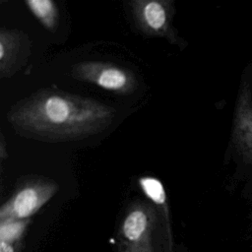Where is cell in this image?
Returning a JSON list of instances; mask_svg holds the SVG:
<instances>
[{"mask_svg": "<svg viewBox=\"0 0 252 252\" xmlns=\"http://www.w3.org/2000/svg\"><path fill=\"white\" fill-rule=\"evenodd\" d=\"M115 109L98 100L43 89L14 103L7 120L29 139L45 142L77 141L107 129Z\"/></svg>", "mask_w": 252, "mask_h": 252, "instance_id": "obj_1", "label": "cell"}, {"mask_svg": "<svg viewBox=\"0 0 252 252\" xmlns=\"http://www.w3.org/2000/svg\"><path fill=\"white\" fill-rule=\"evenodd\" d=\"M53 179L30 175L19 182L12 196L0 208V221L7 220H29L43 207L58 191Z\"/></svg>", "mask_w": 252, "mask_h": 252, "instance_id": "obj_2", "label": "cell"}, {"mask_svg": "<svg viewBox=\"0 0 252 252\" xmlns=\"http://www.w3.org/2000/svg\"><path fill=\"white\" fill-rule=\"evenodd\" d=\"M127 4L136 28L143 34L163 37L172 44L183 46L172 25L175 12L172 0H132Z\"/></svg>", "mask_w": 252, "mask_h": 252, "instance_id": "obj_3", "label": "cell"}, {"mask_svg": "<svg viewBox=\"0 0 252 252\" xmlns=\"http://www.w3.org/2000/svg\"><path fill=\"white\" fill-rule=\"evenodd\" d=\"M157 220V211L152 204L133 203L120 225L118 252H155L153 233Z\"/></svg>", "mask_w": 252, "mask_h": 252, "instance_id": "obj_4", "label": "cell"}, {"mask_svg": "<svg viewBox=\"0 0 252 252\" xmlns=\"http://www.w3.org/2000/svg\"><path fill=\"white\" fill-rule=\"evenodd\" d=\"M71 75L118 94H132L138 88L137 77L130 69L111 62L83 61L73 66Z\"/></svg>", "mask_w": 252, "mask_h": 252, "instance_id": "obj_5", "label": "cell"}, {"mask_svg": "<svg viewBox=\"0 0 252 252\" xmlns=\"http://www.w3.org/2000/svg\"><path fill=\"white\" fill-rule=\"evenodd\" d=\"M31 54V40L26 32L15 29L0 30V78L12 77Z\"/></svg>", "mask_w": 252, "mask_h": 252, "instance_id": "obj_6", "label": "cell"}, {"mask_svg": "<svg viewBox=\"0 0 252 252\" xmlns=\"http://www.w3.org/2000/svg\"><path fill=\"white\" fill-rule=\"evenodd\" d=\"M232 136L243 158L252 164V95L250 88L246 84H243L239 90Z\"/></svg>", "mask_w": 252, "mask_h": 252, "instance_id": "obj_7", "label": "cell"}, {"mask_svg": "<svg viewBox=\"0 0 252 252\" xmlns=\"http://www.w3.org/2000/svg\"><path fill=\"white\" fill-rule=\"evenodd\" d=\"M26 5L42 27L54 32L59 24V11L52 0H27Z\"/></svg>", "mask_w": 252, "mask_h": 252, "instance_id": "obj_8", "label": "cell"}, {"mask_svg": "<svg viewBox=\"0 0 252 252\" xmlns=\"http://www.w3.org/2000/svg\"><path fill=\"white\" fill-rule=\"evenodd\" d=\"M30 220H7L0 221V241L16 243L23 236Z\"/></svg>", "mask_w": 252, "mask_h": 252, "instance_id": "obj_9", "label": "cell"}, {"mask_svg": "<svg viewBox=\"0 0 252 252\" xmlns=\"http://www.w3.org/2000/svg\"><path fill=\"white\" fill-rule=\"evenodd\" d=\"M0 252H16L15 244L5 241H0Z\"/></svg>", "mask_w": 252, "mask_h": 252, "instance_id": "obj_10", "label": "cell"}, {"mask_svg": "<svg viewBox=\"0 0 252 252\" xmlns=\"http://www.w3.org/2000/svg\"><path fill=\"white\" fill-rule=\"evenodd\" d=\"M7 153H6V150H5V141H4V137L3 135L1 134V142H0V158H1V161L4 160V158H6L7 157Z\"/></svg>", "mask_w": 252, "mask_h": 252, "instance_id": "obj_11", "label": "cell"}]
</instances>
